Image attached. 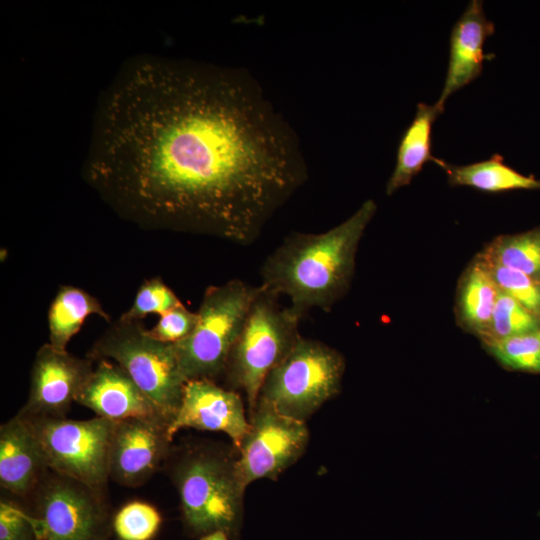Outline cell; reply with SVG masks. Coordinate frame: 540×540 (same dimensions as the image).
<instances>
[{"label":"cell","mask_w":540,"mask_h":540,"mask_svg":"<svg viewBox=\"0 0 540 540\" xmlns=\"http://www.w3.org/2000/svg\"><path fill=\"white\" fill-rule=\"evenodd\" d=\"M307 179L296 133L246 70L172 60L117 79L88 169L126 219L242 246Z\"/></svg>","instance_id":"1"},{"label":"cell","mask_w":540,"mask_h":540,"mask_svg":"<svg viewBox=\"0 0 540 540\" xmlns=\"http://www.w3.org/2000/svg\"><path fill=\"white\" fill-rule=\"evenodd\" d=\"M376 210L369 199L328 231L291 232L265 258L260 285L286 296L300 319L314 308L330 311L350 287L359 242Z\"/></svg>","instance_id":"2"},{"label":"cell","mask_w":540,"mask_h":540,"mask_svg":"<svg viewBox=\"0 0 540 540\" xmlns=\"http://www.w3.org/2000/svg\"><path fill=\"white\" fill-rule=\"evenodd\" d=\"M262 290L240 279L207 287L197 313V324L184 340L175 343L186 381L213 380L225 372L249 310Z\"/></svg>","instance_id":"3"},{"label":"cell","mask_w":540,"mask_h":540,"mask_svg":"<svg viewBox=\"0 0 540 540\" xmlns=\"http://www.w3.org/2000/svg\"><path fill=\"white\" fill-rule=\"evenodd\" d=\"M88 357L113 360L122 367L170 424L187 382L175 343L154 339L141 321L119 318L96 340Z\"/></svg>","instance_id":"4"},{"label":"cell","mask_w":540,"mask_h":540,"mask_svg":"<svg viewBox=\"0 0 540 540\" xmlns=\"http://www.w3.org/2000/svg\"><path fill=\"white\" fill-rule=\"evenodd\" d=\"M278 297L262 286L225 368L229 384L245 393L251 413L265 378L301 338V319L289 306H281Z\"/></svg>","instance_id":"5"},{"label":"cell","mask_w":540,"mask_h":540,"mask_svg":"<svg viewBox=\"0 0 540 540\" xmlns=\"http://www.w3.org/2000/svg\"><path fill=\"white\" fill-rule=\"evenodd\" d=\"M344 368L337 350L301 336L265 378L257 403L305 422L339 392Z\"/></svg>","instance_id":"6"},{"label":"cell","mask_w":540,"mask_h":540,"mask_svg":"<svg viewBox=\"0 0 540 540\" xmlns=\"http://www.w3.org/2000/svg\"><path fill=\"white\" fill-rule=\"evenodd\" d=\"M37 540H108L107 492L49 470L26 501Z\"/></svg>","instance_id":"7"},{"label":"cell","mask_w":540,"mask_h":540,"mask_svg":"<svg viewBox=\"0 0 540 540\" xmlns=\"http://www.w3.org/2000/svg\"><path fill=\"white\" fill-rule=\"evenodd\" d=\"M186 526L197 534L234 525L244 490L235 474L234 461L210 451L187 454L171 469Z\"/></svg>","instance_id":"8"},{"label":"cell","mask_w":540,"mask_h":540,"mask_svg":"<svg viewBox=\"0 0 540 540\" xmlns=\"http://www.w3.org/2000/svg\"><path fill=\"white\" fill-rule=\"evenodd\" d=\"M18 414L35 436L49 470L107 492L113 421Z\"/></svg>","instance_id":"9"},{"label":"cell","mask_w":540,"mask_h":540,"mask_svg":"<svg viewBox=\"0 0 540 540\" xmlns=\"http://www.w3.org/2000/svg\"><path fill=\"white\" fill-rule=\"evenodd\" d=\"M249 431L234 461L241 488L262 478L275 479L303 454L309 432L304 421L283 415L257 403Z\"/></svg>","instance_id":"10"},{"label":"cell","mask_w":540,"mask_h":540,"mask_svg":"<svg viewBox=\"0 0 540 540\" xmlns=\"http://www.w3.org/2000/svg\"><path fill=\"white\" fill-rule=\"evenodd\" d=\"M93 360L42 345L31 370L29 395L19 413L38 417H66L93 370Z\"/></svg>","instance_id":"11"},{"label":"cell","mask_w":540,"mask_h":540,"mask_svg":"<svg viewBox=\"0 0 540 540\" xmlns=\"http://www.w3.org/2000/svg\"><path fill=\"white\" fill-rule=\"evenodd\" d=\"M171 442L166 422L144 418L114 422L110 479L127 487L144 484L170 455Z\"/></svg>","instance_id":"12"},{"label":"cell","mask_w":540,"mask_h":540,"mask_svg":"<svg viewBox=\"0 0 540 540\" xmlns=\"http://www.w3.org/2000/svg\"><path fill=\"white\" fill-rule=\"evenodd\" d=\"M239 393L218 386L213 380L185 383L180 405L168 426V435L183 428L225 433L239 449L249 431Z\"/></svg>","instance_id":"13"},{"label":"cell","mask_w":540,"mask_h":540,"mask_svg":"<svg viewBox=\"0 0 540 540\" xmlns=\"http://www.w3.org/2000/svg\"><path fill=\"white\" fill-rule=\"evenodd\" d=\"M76 402L113 422L144 418L169 422L127 372L107 359L97 360Z\"/></svg>","instance_id":"14"},{"label":"cell","mask_w":540,"mask_h":540,"mask_svg":"<svg viewBox=\"0 0 540 540\" xmlns=\"http://www.w3.org/2000/svg\"><path fill=\"white\" fill-rule=\"evenodd\" d=\"M495 32V25L487 19L483 2L472 0L453 26L450 35L449 63L444 85L437 103L445 106L455 92L479 77L487 56L484 43Z\"/></svg>","instance_id":"15"},{"label":"cell","mask_w":540,"mask_h":540,"mask_svg":"<svg viewBox=\"0 0 540 540\" xmlns=\"http://www.w3.org/2000/svg\"><path fill=\"white\" fill-rule=\"evenodd\" d=\"M49 471L40 446L19 415L0 427V486L26 502Z\"/></svg>","instance_id":"16"},{"label":"cell","mask_w":540,"mask_h":540,"mask_svg":"<svg viewBox=\"0 0 540 540\" xmlns=\"http://www.w3.org/2000/svg\"><path fill=\"white\" fill-rule=\"evenodd\" d=\"M444 107L435 102L432 105L419 103L414 119L405 130L397 150L394 171L386 185V194L392 195L398 189L410 184L426 162L434 161L432 154V128Z\"/></svg>","instance_id":"17"},{"label":"cell","mask_w":540,"mask_h":540,"mask_svg":"<svg viewBox=\"0 0 540 540\" xmlns=\"http://www.w3.org/2000/svg\"><path fill=\"white\" fill-rule=\"evenodd\" d=\"M452 186H469L485 192H503L516 189H540V180L525 176L504 163L500 154L468 165H454L435 157Z\"/></svg>","instance_id":"18"},{"label":"cell","mask_w":540,"mask_h":540,"mask_svg":"<svg viewBox=\"0 0 540 540\" xmlns=\"http://www.w3.org/2000/svg\"><path fill=\"white\" fill-rule=\"evenodd\" d=\"M90 315L111 322L110 315L98 299L80 288L61 286L48 311L49 344L58 351H67L71 338Z\"/></svg>","instance_id":"19"},{"label":"cell","mask_w":540,"mask_h":540,"mask_svg":"<svg viewBox=\"0 0 540 540\" xmlns=\"http://www.w3.org/2000/svg\"><path fill=\"white\" fill-rule=\"evenodd\" d=\"M500 290L478 256L461 279L457 311L461 324L480 338L487 331Z\"/></svg>","instance_id":"20"},{"label":"cell","mask_w":540,"mask_h":540,"mask_svg":"<svg viewBox=\"0 0 540 540\" xmlns=\"http://www.w3.org/2000/svg\"><path fill=\"white\" fill-rule=\"evenodd\" d=\"M480 255L540 283V228L499 236Z\"/></svg>","instance_id":"21"},{"label":"cell","mask_w":540,"mask_h":540,"mask_svg":"<svg viewBox=\"0 0 540 540\" xmlns=\"http://www.w3.org/2000/svg\"><path fill=\"white\" fill-rule=\"evenodd\" d=\"M540 330V318L511 296L500 291L490 325L481 337L484 344Z\"/></svg>","instance_id":"22"},{"label":"cell","mask_w":540,"mask_h":540,"mask_svg":"<svg viewBox=\"0 0 540 540\" xmlns=\"http://www.w3.org/2000/svg\"><path fill=\"white\" fill-rule=\"evenodd\" d=\"M162 517L150 503L133 500L124 504L112 518V530L119 540H152Z\"/></svg>","instance_id":"23"},{"label":"cell","mask_w":540,"mask_h":540,"mask_svg":"<svg viewBox=\"0 0 540 540\" xmlns=\"http://www.w3.org/2000/svg\"><path fill=\"white\" fill-rule=\"evenodd\" d=\"M485 345L504 367L540 373V330Z\"/></svg>","instance_id":"24"},{"label":"cell","mask_w":540,"mask_h":540,"mask_svg":"<svg viewBox=\"0 0 540 540\" xmlns=\"http://www.w3.org/2000/svg\"><path fill=\"white\" fill-rule=\"evenodd\" d=\"M478 256L487 266L499 290L540 318V283L522 272L490 261L480 254Z\"/></svg>","instance_id":"25"},{"label":"cell","mask_w":540,"mask_h":540,"mask_svg":"<svg viewBox=\"0 0 540 540\" xmlns=\"http://www.w3.org/2000/svg\"><path fill=\"white\" fill-rule=\"evenodd\" d=\"M182 305L176 294L158 277L145 280L139 287L132 306L120 319L141 321L148 314L160 316Z\"/></svg>","instance_id":"26"},{"label":"cell","mask_w":540,"mask_h":540,"mask_svg":"<svg viewBox=\"0 0 540 540\" xmlns=\"http://www.w3.org/2000/svg\"><path fill=\"white\" fill-rule=\"evenodd\" d=\"M197 320V313L189 311L182 304L162 314L148 334L164 343H178L193 332Z\"/></svg>","instance_id":"27"},{"label":"cell","mask_w":540,"mask_h":540,"mask_svg":"<svg viewBox=\"0 0 540 540\" xmlns=\"http://www.w3.org/2000/svg\"><path fill=\"white\" fill-rule=\"evenodd\" d=\"M0 540H37L29 511L7 498L0 501Z\"/></svg>","instance_id":"28"},{"label":"cell","mask_w":540,"mask_h":540,"mask_svg":"<svg viewBox=\"0 0 540 540\" xmlns=\"http://www.w3.org/2000/svg\"><path fill=\"white\" fill-rule=\"evenodd\" d=\"M200 540H228V538L225 531L217 530L203 535Z\"/></svg>","instance_id":"29"},{"label":"cell","mask_w":540,"mask_h":540,"mask_svg":"<svg viewBox=\"0 0 540 540\" xmlns=\"http://www.w3.org/2000/svg\"><path fill=\"white\" fill-rule=\"evenodd\" d=\"M6 255H7L6 249H5V248H4V249L2 248V249H1V252H0V256H1L0 260H1V262L5 261Z\"/></svg>","instance_id":"30"}]
</instances>
